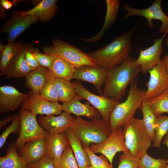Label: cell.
<instances>
[{
  "label": "cell",
  "mask_w": 168,
  "mask_h": 168,
  "mask_svg": "<svg viewBox=\"0 0 168 168\" xmlns=\"http://www.w3.org/2000/svg\"><path fill=\"white\" fill-rule=\"evenodd\" d=\"M141 72L136 59L129 58L120 65L108 70L103 90V96L120 102L127 86Z\"/></svg>",
  "instance_id": "1"
},
{
  "label": "cell",
  "mask_w": 168,
  "mask_h": 168,
  "mask_svg": "<svg viewBox=\"0 0 168 168\" xmlns=\"http://www.w3.org/2000/svg\"><path fill=\"white\" fill-rule=\"evenodd\" d=\"M138 26L118 37L111 43L97 50L86 53L96 63L109 70L123 63L129 57L131 37Z\"/></svg>",
  "instance_id": "2"
},
{
  "label": "cell",
  "mask_w": 168,
  "mask_h": 168,
  "mask_svg": "<svg viewBox=\"0 0 168 168\" xmlns=\"http://www.w3.org/2000/svg\"><path fill=\"white\" fill-rule=\"evenodd\" d=\"M70 129L82 145L88 147L102 142L112 132L109 121L102 118L88 121L77 117Z\"/></svg>",
  "instance_id": "3"
},
{
  "label": "cell",
  "mask_w": 168,
  "mask_h": 168,
  "mask_svg": "<svg viewBox=\"0 0 168 168\" xmlns=\"http://www.w3.org/2000/svg\"><path fill=\"white\" fill-rule=\"evenodd\" d=\"M145 91L138 88L137 79L131 84L126 100L118 104L110 115L109 122L112 131L123 126L134 117L137 110H141Z\"/></svg>",
  "instance_id": "4"
},
{
  "label": "cell",
  "mask_w": 168,
  "mask_h": 168,
  "mask_svg": "<svg viewBox=\"0 0 168 168\" xmlns=\"http://www.w3.org/2000/svg\"><path fill=\"white\" fill-rule=\"evenodd\" d=\"M123 129L127 149L132 154L140 158L147 152L152 142L143 120L134 117Z\"/></svg>",
  "instance_id": "5"
},
{
  "label": "cell",
  "mask_w": 168,
  "mask_h": 168,
  "mask_svg": "<svg viewBox=\"0 0 168 168\" xmlns=\"http://www.w3.org/2000/svg\"><path fill=\"white\" fill-rule=\"evenodd\" d=\"M52 46L44 47L45 54L60 58L72 65L76 68L84 66L97 64L86 53L76 47L57 38L53 39Z\"/></svg>",
  "instance_id": "6"
},
{
  "label": "cell",
  "mask_w": 168,
  "mask_h": 168,
  "mask_svg": "<svg viewBox=\"0 0 168 168\" xmlns=\"http://www.w3.org/2000/svg\"><path fill=\"white\" fill-rule=\"evenodd\" d=\"M19 115L21 127L19 136L15 142L17 149L20 150L28 141L46 137L48 133L39 124L35 114L21 109Z\"/></svg>",
  "instance_id": "7"
},
{
  "label": "cell",
  "mask_w": 168,
  "mask_h": 168,
  "mask_svg": "<svg viewBox=\"0 0 168 168\" xmlns=\"http://www.w3.org/2000/svg\"><path fill=\"white\" fill-rule=\"evenodd\" d=\"M162 0H155L150 7L143 9L134 8L124 4L123 5V7L127 12L124 16V18L127 19L133 16L143 17L147 20V25L151 29H153L154 27L152 22L153 20H160L162 24L159 28V30L161 33H164L168 30V16L162 10Z\"/></svg>",
  "instance_id": "8"
},
{
  "label": "cell",
  "mask_w": 168,
  "mask_h": 168,
  "mask_svg": "<svg viewBox=\"0 0 168 168\" xmlns=\"http://www.w3.org/2000/svg\"><path fill=\"white\" fill-rule=\"evenodd\" d=\"M93 153H100L108 158L112 165L113 158L118 152H129L125 141L123 129L118 128L112 131L110 136L102 142L89 147Z\"/></svg>",
  "instance_id": "9"
},
{
  "label": "cell",
  "mask_w": 168,
  "mask_h": 168,
  "mask_svg": "<svg viewBox=\"0 0 168 168\" xmlns=\"http://www.w3.org/2000/svg\"><path fill=\"white\" fill-rule=\"evenodd\" d=\"M76 93L82 99L90 103L100 112L102 118L109 121L111 113L120 102L115 101L104 96L97 95L91 92L79 81L72 82Z\"/></svg>",
  "instance_id": "10"
},
{
  "label": "cell",
  "mask_w": 168,
  "mask_h": 168,
  "mask_svg": "<svg viewBox=\"0 0 168 168\" xmlns=\"http://www.w3.org/2000/svg\"><path fill=\"white\" fill-rule=\"evenodd\" d=\"M38 20L35 16L31 15L23 16L20 11H14L4 23L0 33L7 34V43L14 42L18 36L31 25L36 23Z\"/></svg>",
  "instance_id": "11"
},
{
  "label": "cell",
  "mask_w": 168,
  "mask_h": 168,
  "mask_svg": "<svg viewBox=\"0 0 168 168\" xmlns=\"http://www.w3.org/2000/svg\"><path fill=\"white\" fill-rule=\"evenodd\" d=\"M27 94L28 97L22 104L21 109L36 115H59L62 113L61 105L58 102L49 101L31 91Z\"/></svg>",
  "instance_id": "12"
},
{
  "label": "cell",
  "mask_w": 168,
  "mask_h": 168,
  "mask_svg": "<svg viewBox=\"0 0 168 168\" xmlns=\"http://www.w3.org/2000/svg\"><path fill=\"white\" fill-rule=\"evenodd\" d=\"M148 72L150 78L144 97L146 100L158 96L168 89V72L161 61Z\"/></svg>",
  "instance_id": "13"
},
{
  "label": "cell",
  "mask_w": 168,
  "mask_h": 168,
  "mask_svg": "<svg viewBox=\"0 0 168 168\" xmlns=\"http://www.w3.org/2000/svg\"><path fill=\"white\" fill-rule=\"evenodd\" d=\"M108 70L99 65L84 66L76 68L72 79L87 82L93 84L100 96H103L102 86L105 84Z\"/></svg>",
  "instance_id": "14"
},
{
  "label": "cell",
  "mask_w": 168,
  "mask_h": 168,
  "mask_svg": "<svg viewBox=\"0 0 168 168\" xmlns=\"http://www.w3.org/2000/svg\"><path fill=\"white\" fill-rule=\"evenodd\" d=\"M168 32V30L161 38L154 39L153 44L151 46L144 50L140 49L136 62L143 73L148 72L161 62V56L163 50L162 42Z\"/></svg>",
  "instance_id": "15"
},
{
  "label": "cell",
  "mask_w": 168,
  "mask_h": 168,
  "mask_svg": "<svg viewBox=\"0 0 168 168\" xmlns=\"http://www.w3.org/2000/svg\"><path fill=\"white\" fill-rule=\"evenodd\" d=\"M75 119L70 114L63 112L58 116L39 117L38 121L41 127L48 133L58 134L65 132L70 128Z\"/></svg>",
  "instance_id": "16"
},
{
  "label": "cell",
  "mask_w": 168,
  "mask_h": 168,
  "mask_svg": "<svg viewBox=\"0 0 168 168\" xmlns=\"http://www.w3.org/2000/svg\"><path fill=\"white\" fill-rule=\"evenodd\" d=\"M28 95L12 86L0 87V112L5 113L17 109L27 99Z\"/></svg>",
  "instance_id": "17"
},
{
  "label": "cell",
  "mask_w": 168,
  "mask_h": 168,
  "mask_svg": "<svg viewBox=\"0 0 168 168\" xmlns=\"http://www.w3.org/2000/svg\"><path fill=\"white\" fill-rule=\"evenodd\" d=\"M18 154L28 165L37 163L47 155L46 137L36 138L27 142Z\"/></svg>",
  "instance_id": "18"
},
{
  "label": "cell",
  "mask_w": 168,
  "mask_h": 168,
  "mask_svg": "<svg viewBox=\"0 0 168 168\" xmlns=\"http://www.w3.org/2000/svg\"><path fill=\"white\" fill-rule=\"evenodd\" d=\"M82 99L76 94L71 100L61 105L63 110L74 114L77 117L84 116L91 120L102 118L100 112L94 106L81 102L80 100Z\"/></svg>",
  "instance_id": "19"
},
{
  "label": "cell",
  "mask_w": 168,
  "mask_h": 168,
  "mask_svg": "<svg viewBox=\"0 0 168 168\" xmlns=\"http://www.w3.org/2000/svg\"><path fill=\"white\" fill-rule=\"evenodd\" d=\"M47 155L54 160L59 159L66 148L70 146L65 132L58 134L48 133L46 137Z\"/></svg>",
  "instance_id": "20"
},
{
  "label": "cell",
  "mask_w": 168,
  "mask_h": 168,
  "mask_svg": "<svg viewBox=\"0 0 168 168\" xmlns=\"http://www.w3.org/2000/svg\"><path fill=\"white\" fill-rule=\"evenodd\" d=\"M57 0H43L31 9L20 11L22 16L31 15L37 17L43 22L49 21L55 14L58 8Z\"/></svg>",
  "instance_id": "21"
},
{
  "label": "cell",
  "mask_w": 168,
  "mask_h": 168,
  "mask_svg": "<svg viewBox=\"0 0 168 168\" xmlns=\"http://www.w3.org/2000/svg\"><path fill=\"white\" fill-rule=\"evenodd\" d=\"M106 2L107 7L106 14L101 30L96 35L91 38L83 39L79 37L82 40L91 43L99 41L115 21L119 11V1L118 0H106Z\"/></svg>",
  "instance_id": "22"
},
{
  "label": "cell",
  "mask_w": 168,
  "mask_h": 168,
  "mask_svg": "<svg viewBox=\"0 0 168 168\" xmlns=\"http://www.w3.org/2000/svg\"><path fill=\"white\" fill-rule=\"evenodd\" d=\"M31 71L26 60L23 48L9 63L2 75L7 79L19 78L26 77Z\"/></svg>",
  "instance_id": "23"
},
{
  "label": "cell",
  "mask_w": 168,
  "mask_h": 168,
  "mask_svg": "<svg viewBox=\"0 0 168 168\" xmlns=\"http://www.w3.org/2000/svg\"><path fill=\"white\" fill-rule=\"evenodd\" d=\"M50 76L48 68L40 66L26 77L25 86L34 93L40 94Z\"/></svg>",
  "instance_id": "24"
},
{
  "label": "cell",
  "mask_w": 168,
  "mask_h": 168,
  "mask_svg": "<svg viewBox=\"0 0 168 168\" xmlns=\"http://www.w3.org/2000/svg\"><path fill=\"white\" fill-rule=\"evenodd\" d=\"M70 146L74 155L79 168H88L91 164L89 156L81 143L70 128L65 132Z\"/></svg>",
  "instance_id": "25"
},
{
  "label": "cell",
  "mask_w": 168,
  "mask_h": 168,
  "mask_svg": "<svg viewBox=\"0 0 168 168\" xmlns=\"http://www.w3.org/2000/svg\"><path fill=\"white\" fill-rule=\"evenodd\" d=\"M75 69L67 61L60 58L54 57L52 65L48 69L50 76L54 78H61L71 81Z\"/></svg>",
  "instance_id": "26"
},
{
  "label": "cell",
  "mask_w": 168,
  "mask_h": 168,
  "mask_svg": "<svg viewBox=\"0 0 168 168\" xmlns=\"http://www.w3.org/2000/svg\"><path fill=\"white\" fill-rule=\"evenodd\" d=\"M16 150L15 143L8 146L6 155L0 157V168H28V164Z\"/></svg>",
  "instance_id": "27"
},
{
  "label": "cell",
  "mask_w": 168,
  "mask_h": 168,
  "mask_svg": "<svg viewBox=\"0 0 168 168\" xmlns=\"http://www.w3.org/2000/svg\"><path fill=\"white\" fill-rule=\"evenodd\" d=\"M23 41L7 43L0 53V76H2L5 70L12 59L24 48Z\"/></svg>",
  "instance_id": "28"
},
{
  "label": "cell",
  "mask_w": 168,
  "mask_h": 168,
  "mask_svg": "<svg viewBox=\"0 0 168 168\" xmlns=\"http://www.w3.org/2000/svg\"><path fill=\"white\" fill-rule=\"evenodd\" d=\"M55 83L58 96V101L63 103L71 100L76 94L70 81L58 78L55 79Z\"/></svg>",
  "instance_id": "29"
},
{
  "label": "cell",
  "mask_w": 168,
  "mask_h": 168,
  "mask_svg": "<svg viewBox=\"0 0 168 168\" xmlns=\"http://www.w3.org/2000/svg\"><path fill=\"white\" fill-rule=\"evenodd\" d=\"M146 100L156 117L168 113V89L161 95Z\"/></svg>",
  "instance_id": "30"
},
{
  "label": "cell",
  "mask_w": 168,
  "mask_h": 168,
  "mask_svg": "<svg viewBox=\"0 0 168 168\" xmlns=\"http://www.w3.org/2000/svg\"><path fill=\"white\" fill-rule=\"evenodd\" d=\"M141 110L145 128L153 142L155 138V129L156 117L149 106L146 100H143Z\"/></svg>",
  "instance_id": "31"
},
{
  "label": "cell",
  "mask_w": 168,
  "mask_h": 168,
  "mask_svg": "<svg viewBox=\"0 0 168 168\" xmlns=\"http://www.w3.org/2000/svg\"><path fill=\"white\" fill-rule=\"evenodd\" d=\"M168 131V115H161L156 118L155 129V138L152 146L159 148L162 140Z\"/></svg>",
  "instance_id": "32"
},
{
  "label": "cell",
  "mask_w": 168,
  "mask_h": 168,
  "mask_svg": "<svg viewBox=\"0 0 168 168\" xmlns=\"http://www.w3.org/2000/svg\"><path fill=\"white\" fill-rule=\"evenodd\" d=\"M55 168H79L70 146L64 151L61 157L54 160Z\"/></svg>",
  "instance_id": "33"
},
{
  "label": "cell",
  "mask_w": 168,
  "mask_h": 168,
  "mask_svg": "<svg viewBox=\"0 0 168 168\" xmlns=\"http://www.w3.org/2000/svg\"><path fill=\"white\" fill-rule=\"evenodd\" d=\"M82 146L90 158L91 164L88 168H114L105 155L101 154L100 156H98L91 151L89 147Z\"/></svg>",
  "instance_id": "34"
},
{
  "label": "cell",
  "mask_w": 168,
  "mask_h": 168,
  "mask_svg": "<svg viewBox=\"0 0 168 168\" xmlns=\"http://www.w3.org/2000/svg\"><path fill=\"white\" fill-rule=\"evenodd\" d=\"M55 79L50 76L40 93L43 98L50 102L58 101V96L55 86Z\"/></svg>",
  "instance_id": "35"
},
{
  "label": "cell",
  "mask_w": 168,
  "mask_h": 168,
  "mask_svg": "<svg viewBox=\"0 0 168 168\" xmlns=\"http://www.w3.org/2000/svg\"><path fill=\"white\" fill-rule=\"evenodd\" d=\"M167 162V160L153 158L146 152L140 158L138 168H165Z\"/></svg>",
  "instance_id": "36"
},
{
  "label": "cell",
  "mask_w": 168,
  "mask_h": 168,
  "mask_svg": "<svg viewBox=\"0 0 168 168\" xmlns=\"http://www.w3.org/2000/svg\"><path fill=\"white\" fill-rule=\"evenodd\" d=\"M20 127L21 120L19 114L13 115L11 124L6 128L0 136V148L4 146L10 134L12 133H19Z\"/></svg>",
  "instance_id": "37"
},
{
  "label": "cell",
  "mask_w": 168,
  "mask_h": 168,
  "mask_svg": "<svg viewBox=\"0 0 168 168\" xmlns=\"http://www.w3.org/2000/svg\"><path fill=\"white\" fill-rule=\"evenodd\" d=\"M139 159L129 152H123L119 158L118 168H138Z\"/></svg>",
  "instance_id": "38"
},
{
  "label": "cell",
  "mask_w": 168,
  "mask_h": 168,
  "mask_svg": "<svg viewBox=\"0 0 168 168\" xmlns=\"http://www.w3.org/2000/svg\"><path fill=\"white\" fill-rule=\"evenodd\" d=\"M29 48L39 64L49 69L53 63L54 57L40 52L38 48H35L30 44H28Z\"/></svg>",
  "instance_id": "39"
},
{
  "label": "cell",
  "mask_w": 168,
  "mask_h": 168,
  "mask_svg": "<svg viewBox=\"0 0 168 168\" xmlns=\"http://www.w3.org/2000/svg\"><path fill=\"white\" fill-rule=\"evenodd\" d=\"M24 49L26 60L32 71L40 67L41 65L30 51L28 44L24 45Z\"/></svg>",
  "instance_id": "40"
},
{
  "label": "cell",
  "mask_w": 168,
  "mask_h": 168,
  "mask_svg": "<svg viewBox=\"0 0 168 168\" xmlns=\"http://www.w3.org/2000/svg\"><path fill=\"white\" fill-rule=\"evenodd\" d=\"M28 165V168H55L54 159L47 155L37 163Z\"/></svg>",
  "instance_id": "41"
},
{
  "label": "cell",
  "mask_w": 168,
  "mask_h": 168,
  "mask_svg": "<svg viewBox=\"0 0 168 168\" xmlns=\"http://www.w3.org/2000/svg\"><path fill=\"white\" fill-rule=\"evenodd\" d=\"M22 1L23 0H14L10 1L8 0H1L0 2V4L5 9L7 10L11 8L13 6Z\"/></svg>",
  "instance_id": "42"
},
{
  "label": "cell",
  "mask_w": 168,
  "mask_h": 168,
  "mask_svg": "<svg viewBox=\"0 0 168 168\" xmlns=\"http://www.w3.org/2000/svg\"><path fill=\"white\" fill-rule=\"evenodd\" d=\"M165 41L166 44L168 46V37L165 39ZM161 61L168 72V54L164 56L161 59Z\"/></svg>",
  "instance_id": "43"
},
{
  "label": "cell",
  "mask_w": 168,
  "mask_h": 168,
  "mask_svg": "<svg viewBox=\"0 0 168 168\" xmlns=\"http://www.w3.org/2000/svg\"><path fill=\"white\" fill-rule=\"evenodd\" d=\"M13 115L9 116L4 119L0 121V128L5 125L7 123L12 120Z\"/></svg>",
  "instance_id": "44"
},
{
  "label": "cell",
  "mask_w": 168,
  "mask_h": 168,
  "mask_svg": "<svg viewBox=\"0 0 168 168\" xmlns=\"http://www.w3.org/2000/svg\"><path fill=\"white\" fill-rule=\"evenodd\" d=\"M5 8L0 4V16L1 19H5Z\"/></svg>",
  "instance_id": "45"
},
{
  "label": "cell",
  "mask_w": 168,
  "mask_h": 168,
  "mask_svg": "<svg viewBox=\"0 0 168 168\" xmlns=\"http://www.w3.org/2000/svg\"><path fill=\"white\" fill-rule=\"evenodd\" d=\"M162 144L165 145L168 147V131L165 136L164 139L162 142ZM168 161V159L167 160Z\"/></svg>",
  "instance_id": "46"
},
{
  "label": "cell",
  "mask_w": 168,
  "mask_h": 168,
  "mask_svg": "<svg viewBox=\"0 0 168 168\" xmlns=\"http://www.w3.org/2000/svg\"><path fill=\"white\" fill-rule=\"evenodd\" d=\"M5 45H3L2 44V43H0V54L2 52V51L4 49Z\"/></svg>",
  "instance_id": "47"
},
{
  "label": "cell",
  "mask_w": 168,
  "mask_h": 168,
  "mask_svg": "<svg viewBox=\"0 0 168 168\" xmlns=\"http://www.w3.org/2000/svg\"><path fill=\"white\" fill-rule=\"evenodd\" d=\"M167 166H166V167L165 168H168V161H167Z\"/></svg>",
  "instance_id": "48"
},
{
  "label": "cell",
  "mask_w": 168,
  "mask_h": 168,
  "mask_svg": "<svg viewBox=\"0 0 168 168\" xmlns=\"http://www.w3.org/2000/svg\"></svg>",
  "instance_id": "49"
}]
</instances>
